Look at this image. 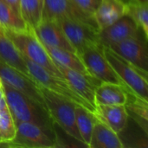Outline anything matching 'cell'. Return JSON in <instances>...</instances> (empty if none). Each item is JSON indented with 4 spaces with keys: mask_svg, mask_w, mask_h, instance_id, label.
Instances as JSON below:
<instances>
[{
    "mask_svg": "<svg viewBox=\"0 0 148 148\" xmlns=\"http://www.w3.org/2000/svg\"><path fill=\"white\" fill-rule=\"evenodd\" d=\"M3 89L6 104L15 122H31L55 133V123L45 108L4 82Z\"/></svg>",
    "mask_w": 148,
    "mask_h": 148,
    "instance_id": "1",
    "label": "cell"
},
{
    "mask_svg": "<svg viewBox=\"0 0 148 148\" xmlns=\"http://www.w3.org/2000/svg\"><path fill=\"white\" fill-rule=\"evenodd\" d=\"M38 88L54 123L69 137L84 145L75 124V109L76 104L41 85H38Z\"/></svg>",
    "mask_w": 148,
    "mask_h": 148,
    "instance_id": "2",
    "label": "cell"
},
{
    "mask_svg": "<svg viewBox=\"0 0 148 148\" xmlns=\"http://www.w3.org/2000/svg\"><path fill=\"white\" fill-rule=\"evenodd\" d=\"M3 30L24 58L41 66L49 73L62 77L44 46L36 37L33 29L28 28L23 31H10L3 29Z\"/></svg>",
    "mask_w": 148,
    "mask_h": 148,
    "instance_id": "3",
    "label": "cell"
},
{
    "mask_svg": "<svg viewBox=\"0 0 148 148\" xmlns=\"http://www.w3.org/2000/svg\"><path fill=\"white\" fill-rule=\"evenodd\" d=\"M103 51L109 64L129 90L137 96L147 101V72L137 68L110 48L103 47Z\"/></svg>",
    "mask_w": 148,
    "mask_h": 148,
    "instance_id": "4",
    "label": "cell"
},
{
    "mask_svg": "<svg viewBox=\"0 0 148 148\" xmlns=\"http://www.w3.org/2000/svg\"><path fill=\"white\" fill-rule=\"evenodd\" d=\"M24 58V57H23ZM28 70L34 79V81L49 90L71 101L76 105L82 106L92 112L94 114L95 113V108L90 105L83 98H82L69 85V83L63 78L58 75H55L41 66L30 62L29 60L24 58Z\"/></svg>",
    "mask_w": 148,
    "mask_h": 148,
    "instance_id": "5",
    "label": "cell"
},
{
    "mask_svg": "<svg viewBox=\"0 0 148 148\" xmlns=\"http://www.w3.org/2000/svg\"><path fill=\"white\" fill-rule=\"evenodd\" d=\"M16 134L15 138L6 143L1 142L0 147H7L51 148L56 147V131L49 132L43 127L26 121L16 122Z\"/></svg>",
    "mask_w": 148,
    "mask_h": 148,
    "instance_id": "6",
    "label": "cell"
},
{
    "mask_svg": "<svg viewBox=\"0 0 148 148\" xmlns=\"http://www.w3.org/2000/svg\"><path fill=\"white\" fill-rule=\"evenodd\" d=\"M79 57L88 74L94 78L101 82H110L127 88L109 64L104 55L103 46L101 43L86 49L79 55Z\"/></svg>",
    "mask_w": 148,
    "mask_h": 148,
    "instance_id": "7",
    "label": "cell"
},
{
    "mask_svg": "<svg viewBox=\"0 0 148 148\" xmlns=\"http://www.w3.org/2000/svg\"><path fill=\"white\" fill-rule=\"evenodd\" d=\"M42 19H71L85 23L99 30L95 16L82 10L73 0H43Z\"/></svg>",
    "mask_w": 148,
    "mask_h": 148,
    "instance_id": "8",
    "label": "cell"
},
{
    "mask_svg": "<svg viewBox=\"0 0 148 148\" xmlns=\"http://www.w3.org/2000/svg\"><path fill=\"white\" fill-rule=\"evenodd\" d=\"M56 22L78 56L86 49L101 43L99 30L91 25L71 19H61Z\"/></svg>",
    "mask_w": 148,
    "mask_h": 148,
    "instance_id": "9",
    "label": "cell"
},
{
    "mask_svg": "<svg viewBox=\"0 0 148 148\" xmlns=\"http://www.w3.org/2000/svg\"><path fill=\"white\" fill-rule=\"evenodd\" d=\"M110 49L137 68L148 72L147 37L141 29L136 35L113 45Z\"/></svg>",
    "mask_w": 148,
    "mask_h": 148,
    "instance_id": "10",
    "label": "cell"
},
{
    "mask_svg": "<svg viewBox=\"0 0 148 148\" xmlns=\"http://www.w3.org/2000/svg\"><path fill=\"white\" fill-rule=\"evenodd\" d=\"M0 78L3 82L23 93L46 108L44 101L38 88V84L23 75L22 72L9 65L0 62Z\"/></svg>",
    "mask_w": 148,
    "mask_h": 148,
    "instance_id": "11",
    "label": "cell"
},
{
    "mask_svg": "<svg viewBox=\"0 0 148 148\" xmlns=\"http://www.w3.org/2000/svg\"><path fill=\"white\" fill-rule=\"evenodd\" d=\"M62 77L69 83L71 88L86 101L95 108V94L96 88L101 83L88 74L78 72L76 70L56 64Z\"/></svg>",
    "mask_w": 148,
    "mask_h": 148,
    "instance_id": "12",
    "label": "cell"
},
{
    "mask_svg": "<svg viewBox=\"0 0 148 148\" xmlns=\"http://www.w3.org/2000/svg\"><path fill=\"white\" fill-rule=\"evenodd\" d=\"M140 28L127 14H124L114 23L99 30V40L103 47L110 48L113 45L136 35Z\"/></svg>",
    "mask_w": 148,
    "mask_h": 148,
    "instance_id": "13",
    "label": "cell"
},
{
    "mask_svg": "<svg viewBox=\"0 0 148 148\" xmlns=\"http://www.w3.org/2000/svg\"><path fill=\"white\" fill-rule=\"evenodd\" d=\"M33 30L43 46L75 52L56 21L42 19Z\"/></svg>",
    "mask_w": 148,
    "mask_h": 148,
    "instance_id": "14",
    "label": "cell"
},
{
    "mask_svg": "<svg viewBox=\"0 0 148 148\" xmlns=\"http://www.w3.org/2000/svg\"><path fill=\"white\" fill-rule=\"evenodd\" d=\"M95 115L118 134L125 129L129 117L126 105H96Z\"/></svg>",
    "mask_w": 148,
    "mask_h": 148,
    "instance_id": "15",
    "label": "cell"
},
{
    "mask_svg": "<svg viewBox=\"0 0 148 148\" xmlns=\"http://www.w3.org/2000/svg\"><path fill=\"white\" fill-rule=\"evenodd\" d=\"M0 62L16 69L34 81L28 70L23 55L18 51L11 40L6 36L2 28H0Z\"/></svg>",
    "mask_w": 148,
    "mask_h": 148,
    "instance_id": "16",
    "label": "cell"
},
{
    "mask_svg": "<svg viewBox=\"0 0 148 148\" xmlns=\"http://www.w3.org/2000/svg\"><path fill=\"white\" fill-rule=\"evenodd\" d=\"M125 145L112 128L96 120L94 125L88 148H123Z\"/></svg>",
    "mask_w": 148,
    "mask_h": 148,
    "instance_id": "17",
    "label": "cell"
},
{
    "mask_svg": "<svg viewBox=\"0 0 148 148\" xmlns=\"http://www.w3.org/2000/svg\"><path fill=\"white\" fill-rule=\"evenodd\" d=\"M127 88L114 83L101 82L95 89V102L96 105H126Z\"/></svg>",
    "mask_w": 148,
    "mask_h": 148,
    "instance_id": "18",
    "label": "cell"
},
{
    "mask_svg": "<svg viewBox=\"0 0 148 148\" xmlns=\"http://www.w3.org/2000/svg\"><path fill=\"white\" fill-rule=\"evenodd\" d=\"M125 6L122 0H101L95 13L99 30L120 19L125 14Z\"/></svg>",
    "mask_w": 148,
    "mask_h": 148,
    "instance_id": "19",
    "label": "cell"
},
{
    "mask_svg": "<svg viewBox=\"0 0 148 148\" xmlns=\"http://www.w3.org/2000/svg\"><path fill=\"white\" fill-rule=\"evenodd\" d=\"M44 48L47 50L48 54L49 55L50 58L55 62V64H58L76 70L81 73L88 74L86 68L84 67L81 58L76 53L73 51H69L62 49L52 48V47L44 46Z\"/></svg>",
    "mask_w": 148,
    "mask_h": 148,
    "instance_id": "20",
    "label": "cell"
},
{
    "mask_svg": "<svg viewBox=\"0 0 148 148\" xmlns=\"http://www.w3.org/2000/svg\"><path fill=\"white\" fill-rule=\"evenodd\" d=\"M75 114L77 130L82 137L83 144L86 147H88L94 125L97 119L92 112L80 105L75 106Z\"/></svg>",
    "mask_w": 148,
    "mask_h": 148,
    "instance_id": "21",
    "label": "cell"
},
{
    "mask_svg": "<svg viewBox=\"0 0 148 148\" xmlns=\"http://www.w3.org/2000/svg\"><path fill=\"white\" fill-rule=\"evenodd\" d=\"M42 0H20V16L30 29H35L42 18Z\"/></svg>",
    "mask_w": 148,
    "mask_h": 148,
    "instance_id": "22",
    "label": "cell"
},
{
    "mask_svg": "<svg viewBox=\"0 0 148 148\" xmlns=\"http://www.w3.org/2000/svg\"><path fill=\"white\" fill-rule=\"evenodd\" d=\"M0 28L10 31H23L29 27L8 4L0 0Z\"/></svg>",
    "mask_w": 148,
    "mask_h": 148,
    "instance_id": "23",
    "label": "cell"
},
{
    "mask_svg": "<svg viewBox=\"0 0 148 148\" xmlns=\"http://www.w3.org/2000/svg\"><path fill=\"white\" fill-rule=\"evenodd\" d=\"M125 14L128 15L137 26L148 36V3H125Z\"/></svg>",
    "mask_w": 148,
    "mask_h": 148,
    "instance_id": "24",
    "label": "cell"
},
{
    "mask_svg": "<svg viewBox=\"0 0 148 148\" xmlns=\"http://www.w3.org/2000/svg\"><path fill=\"white\" fill-rule=\"evenodd\" d=\"M16 134L14 118L6 104L0 107V138L3 143L12 140Z\"/></svg>",
    "mask_w": 148,
    "mask_h": 148,
    "instance_id": "25",
    "label": "cell"
},
{
    "mask_svg": "<svg viewBox=\"0 0 148 148\" xmlns=\"http://www.w3.org/2000/svg\"><path fill=\"white\" fill-rule=\"evenodd\" d=\"M82 10L95 16L101 0H73Z\"/></svg>",
    "mask_w": 148,
    "mask_h": 148,
    "instance_id": "26",
    "label": "cell"
},
{
    "mask_svg": "<svg viewBox=\"0 0 148 148\" xmlns=\"http://www.w3.org/2000/svg\"><path fill=\"white\" fill-rule=\"evenodd\" d=\"M2 1L5 3L6 4H8L16 14L20 16V11H19V1L20 0H2Z\"/></svg>",
    "mask_w": 148,
    "mask_h": 148,
    "instance_id": "27",
    "label": "cell"
},
{
    "mask_svg": "<svg viewBox=\"0 0 148 148\" xmlns=\"http://www.w3.org/2000/svg\"><path fill=\"white\" fill-rule=\"evenodd\" d=\"M5 97H4V93L3 89H0V107L3 106L5 103Z\"/></svg>",
    "mask_w": 148,
    "mask_h": 148,
    "instance_id": "28",
    "label": "cell"
},
{
    "mask_svg": "<svg viewBox=\"0 0 148 148\" xmlns=\"http://www.w3.org/2000/svg\"><path fill=\"white\" fill-rule=\"evenodd\" d=\"M125 3H148V0H122Z\"/></svg>",
    "mask_w": 148,
    "mask_h": 148,
    "instance_id": "29",
    "label": "cell"
},
{
    "mask_svg": "<svg viewBox=\"0 0 148 148\" xmlns=\"http://www.w3.org/2000/svg\"><path fill=\"white\" fill-rule=\"evenodd\" d=\"M0 89H3V81L0 78Z\"/></svg>",
    "mask_w": 148,
    "mask_h": 148,
    "instance_id": "30",
    "label": "cell"
},
{
    "mask_svg": "<svg viewBox=\"0 0 148 148\" xmlns=\"http://www.w3.org/2000/svg\"><path fill=\"white\" fill-rule=\"evenodd\" d=\"M1 142H2V141H1V138H0V143H1Z\"/></svg>",
    "mask_w": 148,
    "mask_h": 148,
    "instance_id": "31",
    "label": "cell"
},
{
    "mask_svg": "<svg viewBox=\"0 0 148 148\" xmlns=\"http://www.w3.org/2000/svg\"><path fill=\"white\" fill-rule=\"evenodd\" d=\"M42 1H43V0H42Z\"/></svg>",
    "mask_w": 148,
    "mask_h": 148,
    "instance_id": "32",
    "label": "cell"
}]
</instances>
